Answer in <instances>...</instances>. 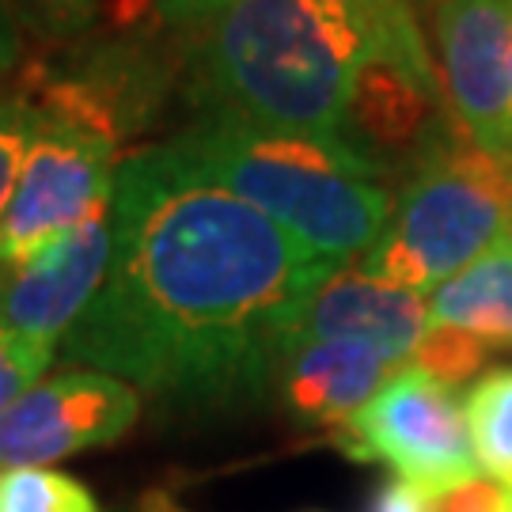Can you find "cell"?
<instances>
[{
	"mask_svg": "<svg viewBox=\"0 0 512 512\" xmlns=\"http://www.w3.org/2000/svg\"><path fill=\"white\" fill-rule=\"evenodd\" d=\"M334 270L171 141L145 145L118 164L107 277L57 353L175 410L251 403Z\"/></svg>",
	"mask_w": 512,
	"mask_h": 512,
	"instance_id": "obj_1",
	"label": "cell"
},
{
	"mask_svg": "<svg viewBox=\"0 0 512 512\" xmlns=\"http://www.w3.org/2000/svg\"><path fill=\"white\" fill-rule=\"evenodd\" d=\"M194 118L346 145L361 54L315 0H160Z\"/></svg>",
	"mask_w": 512,
	"mask_h": 512,
	"instance_id": "obj_2",
	"label": "cell"
},
{
	"mask_svg": "<svg viewBox=\"0 0 512 512\" xmlns=\"http://www.w3.org/2000/svg\"><path fill=\"white\" fill-rule=\"evenodd\" d=\"M171 145L330 266L368 255L391 220L384 171L338 141L194 118Z\"/></svg>",
	"mask_w": 512,
	"mask_h": 512,
	"instance_id": "obj_3",
	"label": "cell"
},
{
	"mask_svg": "<svg viewBox=\"0 0 512 512\" xmlns=\"http://www.w3.org/2000/svg\"><path fill=\"white\" fill-rule=\"evenodd\" d=\"M509 236L512 160L482 152L456 129L410 167L361 270L433 296Z\"/></svg>",
	"mask_w": 512,
	"mask_h": 512,
	"instance_id": "obj_4",
	"label": "cell"
},
{
	"mask_svg": "<svg viewBox=\"0 0 512 512\" xmlns=\"http://www.w3.org/2000/svg\"><path fill=\"white\" fill-rule=\"evenodd\" d=\"M19 92L35 107V133L12 205L0 220V270L42 255L110 205L122 164V141L88 110L42 84Z\"/></svg>",
	"mask_w": 512,
	"mask_h": 512,
	"instance_id": "obj_5",
	"label": "cell"
},
{
	"mask_svg": "<svg viewBox=\"0 0 512 512\" xmlns=\"http://www.w3.org/2000/svg\"><path fill=\"white\" fill-rule=\"evenodd\" d=\"M338 448L361 463H384L395 478L444 494L478 475L467 414L452 387L403 365L338 433Z\"/></svg>",
	"mask_w": 512,
	"mask_h": 512,
	"instance_id": "obj_6",
	"label": "cell"
},
{
	"mask_svg": "<svg viewBox=\"0 0 512 512\" xmlns=\"http://www.w3.org/2000/svg\"><path fill=\"white\" fill-rule=\"evenodd\" d=\"M141 421V391L95 368H61L0 414V475L54 467L118 444Z\"/></svg>",
	"mask_w": 512,
	"mask_h": 512,
	"instance_id": "obj_7",
	"label": "cell"
},
{
	"mask_svg": "<svg viewBox=\"0 0 512 512\" xmlns=\"http://www.w3.org/2000/svg\"><path fill=\"white\" fill-rule=\"evenodd\" d=\"M433 35L459 133L512 160V0H437Z\"/></svg>",
	"mask_w": 512,
	"mask_h": 512,
	"instance_id": "obj_8",
	"label": "cell"
},
{
	"mask_svg": "<svg viewBox=\"0 0 512 512\" xmlns=\"http://www.w3.org/2000/svg\"><path fill=\"white\" fill-rule=\"evenodd\" d=\"M110 266V205L23 266L0 270V327L54 342L88 311Z\"/></svg>",
	"mask_w": 512,
	"mask_h": 512,
	"instance_id": "obj_9",
	"label": "cell"
},
{
	"mask_svg": "<svg viewBox=\"0 0 512 512\" xmlns=\"http://www.w3.org/2000/svg\"><path fill=\"white\" fill-rule=\"evenodd\" d=\"M429 327V304L395 281L372 277L361 266H342L308 296L293 323L289 346L300 342H368L395 361L414 357Z\"/></svg>",
	"mask_w": 512,
	"mask_h": 512,
	"instance_id": "obj_10",
	"label": "cell"
},
{
	"mask_svg": "<svg viewBox=\"0 0 512 512\" xmlns=\"http://www.w3.org/2000/svg\"><path fill=\"white\" fill-rule=\"evenodd\" d=\"M403 368L368 342H300L289 346L274 376L277 403L304 425H346L380 387Z\"/></svg>",
	"mask_w": 512,
	"mask_h": 512,
	"instance_id": "obj_11",
	"label": "cell"
},
{
	"mask_svg": "<svg viewBox=\"0 0 512 512\" xmlns=\"http://www.w3.org/2000/svg\"><path fill=\"white\" fill-rule=\"evenodd\" d=\"M315 4L353 38L361 65H387L414 76L425 88H440V69L425 46L410 0H315Z\"/></svg>",
	"mask_w": 512,
	"mask_h": 512,
	"instance_id": "obj_12",
	"label": "cell"
},
{
	"mask_svg": "<svg viewBox=\"0 0 512 512\" xmlns=\"http://www.w3.org/2000/svg\"><path fill=\"white\" fill-rule=\"evenodd\" d=\"M429 323L467 330L494 349H512V236L429 296Z\"/></svg>",
	"mask_w": 512,
	"mask_h": 512,
	"instance_id": "obj_13",
	"label": "cell"
},
{
	"mask_svg": "<svg viewBox=\"0 0 512 512\" xmlns=\"http://www.w3.org/2000/svg\"><path fill=\"white\" fill-rule=\"evenodd\" d=\"M463 414L478 467L512 490V365L486 368L467 387Z\"/></svg>",
	"mask_w": 512,
	"mask_h": 512,
	"instance_id": "obj_14",
	"label": "cell"
},
{
	"mask_svg": "<svg viewBox=\"0 0 512 512\" xmlns=\"http://www.w3.org/2000/svg\"><path fill=\"white\" fill-rule=\"evenodd\" d=\"M0 512H103L99 497L69 471L23 467L0 475Z\"/></svg>",
	"mask_w": 512,
	"mask_h": 512,
	"instance_id": "obj_15",
	"label": "cell"
},
{
	"mask_svg": "<svg viewBox=\"0 0 512 512\" xmlns=\"http://www.w3.org/2000/svg\"><path fill=\"white\" fill-rule=\"evenodd\" d=\"M497 349L486 346L482 338L467 334V330L456 327H425L421 334L418 349H414V365L421 372H429L437 384L444 387H463V384H475L478 376L486 372V361L494 357Z\"/></svg>",
	"mask_w": 512,
	"mask_h": 512,
	"instance_id": "obj_16",
	"label": "cell"
},
{
	"mask_svg": "<svg viewBox=\"0 0 512 512\" xmlns=\"http://www.w3.org/2000/svg\"><path fill=\"white\" fill-rule=\"evenodd\" d=\"M35 133V107L19 88H0V220L12 205L19 171Z\"/></svg>",
	"mask_w": 512,
	"mask_h": 512,
	"instance_id": "obj_17",
	"label": "cell"
},
{
	"mask_svg": "<svg viewBox=\"0 0 512 512\" xmlns=\"http://www.w3.org/2000/svg\"><path fill=\"white\" fill-rule=\"evenodd\" d=\"M57 361L54 342H38L27 334L0 327V414L23 399Z\"/></svg>",
	"mask_w": 512,
	"mask_h": 512,
	"instance_id": "obj_18",
	"label": "cell"
},
{
	"mask_svg": "<svg viewBox=\"0 0 512 512\" xmlns=\"http://www.w3.org/2000/svg\"><path fill=\"white\" fill-rule=\"evenodd\" d=\"M16 8L19 23L35 27L50 38H73L88 31L99 0H8Z\"/></svg>",
	"mask_w": 512,
	"mask_h": 512,
	"instance_id": "obj_19",
	"label": "cell"
},
{
	"mask_svg": "<svg viewBox=\"0 0 512 512\" xmlns=\"http://www.w3.org/2000/svg\"><path fill=\"white\" fill-rule=\"evenodd\" d=\"M433 512H512V490L475 475L444 494H433Z\"/></svg>",
	"mask_w": 512,
	"mask_h": 512,
	"instance_id": "obj_20",
	"label": "cell"
},
{
	"mask_svg": "<svg viewBox=\"0 0 512 512\" xmlns=\"http://www.w3.org/2000/svg\"><path fill=\"white\" fill-rule=\"evenodd\" d=\"M365 512H433V494H425L421 486L406 482V478L391 475L372 490Z\"/></svg>",
	"mask_w": 512,
	"mask_h": 512,
	"instance_id": "obj_21",
	"label": "cell"
},
{
	"mask_svg": "<svg viewBox=\"0 0 512 512\" xmlns=\"http://www.w3.org/2000/svg\"><path fill=\"white\" fill-rule=\"evenodd\" d=\"M23 54V23L8 0H0V80L12 73Z\"/></svg>",
	"mask_w": 512,
	"mask_h": 512,
	"instance_id": "obj_22",
	"label": "cell"
},
{
	"mask_svg": "<svg viewBox=\"0 0 512 512\" xmlns=\"http://www.w3.org/2000/svg\"><path fill=\"white\" fill-rule=\"evenodd\" d=\"M167 512H186V509H167Z\"/></svg>",
	"mask_w": 512,
	"mask_h": 512,
	"instance_id": "obj_23",
	"label": "cell"
}]
</instances>
